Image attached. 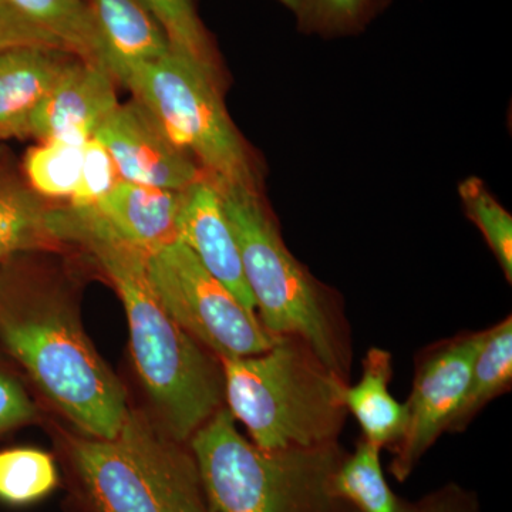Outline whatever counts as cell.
<instances>
[{"label":"cell","mask_w":512,"mask_h":512,"mask_svg":"<svg viewBox=\"0 0 512 512\" xmlns=\"http://www.w3.org/2000/svg\"><path fill=\"white\" fill-rule=\"evenodd\" d=\"M235 421L222 406L190 439L211 511L357 512L330 488L346 456L339 443L264 451Z\"/></svg>","instance_id":"5"},{"label":"cell","mask_w":512,"mask_h":512,"mask_svg":"<svg viewBox=\"0 0 512 512\" xmlns=\"http://www.w3.org/2000/svg\"><path fill=\"white\" fill-rule=\"evenodd\" d=\"M36 414L35 404L16 380L0 373V431L28 423Z\"/></svg>","instance_id":"27"},{"label":"cell","mask_w":512,"mask_h":512,"mask_svg":"<svg viewBox=\"0 0 512 512\" xmlns=\"http://www.w3.org/2000/svg\"><path fill=\"white\" fill-rule=\"evenodd\" d=\"M113 76L208 177L259 191L258 165L228 116L222 87L200 66L173 50L153 62L121 66Z\"/></svg>","instance_id":"7"},{"label":"cell","mask_w":512,"mask_h":512,"mask_svg":"<svg viewBox=\"0 0 512 512\" xmlns=\"http://www.w3.org/2000/svg\"><path fill=\"white\" fill-rule=\"evenodd\" d=\"M120 180L119 171L109 151L96 137H92L84 144L79 183L70 201L76 207H93L103 200Z\"/></svg>","instance_id":"26"},{"label":"cell","mask_w":512,"mask_h":512,"mask_svg":"<svg viewBox=\"0 0 512 512\" xmlns=\"http://www.w3.org/2000/svg\"><path fill=\"white\" fill-rule=\"evenodd\" d=\"M512 383V319L487 329L480 352L471 369L470 382L460 406L448 421L446 433L466 429L488 403L511 389Z\"/></svg>","instance_id":"18"},{"label":"cell","mask_w":512,"mask_h":512,"mask_svg":"<svg viewBox=\"0 0 512 512\" xmlns=\"http://www.w3.org/2000/svg\"><path fill=\"white\" fill-rule=\"evenodd\" d=\"M211 511V510H210ZM211 512H214V511H211Z\"/></svg>","instance_id":"29"},{"label":"cell","mask_w":512,"mask_h":512,"mask_svg":"<svg viewBox=\"0 0 512 512\" xmlns=\"http://www.w3.org/2000/svg\"><path fill=\"white\" fill-rule=\"evenodd\" d=\"M178 241L190 249L201 265L249 312L256 313L254 298L245 281L237 239L225 214L220 192L210 177L184 191L178 217Z\"/></svg>","instance_id":"13"},{"label":"cell","mask_w":512,"mask_h":512,"mask_svg":"<svg viewBox=\"0 0 512 512\" xmlns=\"http://www.w3.org/2000/svg\"><path fill=\"white\" fill-rule=\"evenodd\" d=\"M55 458L37 448L0 451V501L9 505L39 503L59 487Z\"/></svg>","instance_id":"22"},{"label":"cell","mask_w":512,"mask_h":512,"mask_svg":"<svg viewBox=\"0 0 512 512\" xmlns=\"http://www.w3.org/2000/svg\"><path fill=\"white\" fill-rule=\"evenodd\" d=\"M147 269L167 312L218 359L259 355L278 339L180 241L147 252Z\"/></svg>","instance_id":"8"},{"label":"cell","mask_w":512,"mask_h":512,"mask_svg":"<svg viewBox=\"0 0 512 512\" xmlns=\"http://www.w3.org/2000/svg\"><path fill=\"white\" fill-rule=\"evenodd\" d=\"M49 229L59 244L83 248L120 295L138 377L161 427L190 441L224 403L221 360L167 312L150 282L147 252L120 235L94 207H50Z\"/></svg>","instance_id":"1"},{"label":"cell","mask_w":512,"mask_h":512,"mask_svg":"<svg viewBox=\"0 0 512 512\" xmlns=\"http://www.w3.org/2000/svg\"><path fill=\"white\" fill-rule=\"evenodd\" d=\"M67 458L89 512H211L190 446L143 412L128 410L113 439L70 440Z\"/></svg>","instance_id":"6"},{"label":"cell","mask_w":512,"mask_h":512,"mask_svg":"<svg viewBox=\"0 0 512 512\" xmlns=\"http://www.w3.org/2000/svg\"><path fill=\"white\" fill-rule=\"evenodd\" d=\"M184 191L120 180L93 207L131 244L151 252L178 241V217Z\"/></svg>","instance_id":"15"},{"label":"cell","mask_w":512,"mask_h":512,"mask_svg":"<svg viewBox=\"0 0 512 512\" xmlns=\"http://www.w3.org/2000/svg\"><path fill=\"white\" fill-rule=\"evenodd\" d=\"M286 6L303 32L346 35L369 18L373 0H279Z\"/></svg>","instance_id":"25"},{"label":"cell","mask_w":512,"mask_h":512,"mask_svg":"<svg viewBox=\"0 0 512 512\" xmlns=\"http://www.w3.org/2000/svg\"><path fill=\"white\" fill-rule=\"evenodd\" d=\"M467 217L476 224L488 247L503 269L507 281L512 282V217L483 181L467 178L458 188Z\"/></svg>","instance_id":"24"},{"label":"cell","mask_w":512,"mask_h":512,"mask_svg":"<svg viewBox=\"0 0 512 512\" xmlns=\"http://www.w3.org/2000/svg\"><path fill=\"white\" fill-rule=\"evenodd\" d=\"M414 512H483L476 494L457 484H447L414 504Z\"/></svg>","instance_id":"28"},{"label":"cell","mask_w":512,"mask_h":512,"mask_svg":"<svg viewBox=\"0 0 512 512\" xmlns=\"http://www.w3.org/2000/svg\"><path fill=\"white\" fill-rule=\"evenodd\" d=\"M94 137L107 148L121 180L128 183L183 191L208 177L136 99L119 104Z\"/></svg>","instance_id":"10"},{"label":"cell","mask_w":512,"mask_h":512,"mask_svg":"<svg viewBox=\"0 0 512 512\" xmlns=\"http://www.w3.org/2000/svg\"><path fill=\"white\" fill-rule=\"evenodd\" d=\"M485 332L463 333L443 340L419 355L412 394L406 402L407 423L402 439L392 448L390 473L400 483L413 473L460 406Z\"/></svg>","instance_id":"9"},{"label":"cell","mask_w":512,"mask_h":512,"mask_svg":"<svg viewBox=\"0 0 512 512\" xmlns=\"http://www.w3.org/2000/svg\"><path fill=\"white\" fill-rule=\"evenodd\" d=\"M111 74L126 64L153 62L173 52L164 30L140 0H86Z\"/></svg>","instance_id":"17"},{"label":"cell","mask_w":512,"mask_h":512,"mask_svg":"<svg viewBox=\"0 0 512 512\" xmlns=\"http://www.w3.org/2000/svg\"><path fill=\"white\" fill-rule=\"evenodd\" d=\"M382 448L360 439L355 453L346 454L333 473L330 488L357 512H414V504L390 490L380 463Z\"/></svg>","instance_id":"20"},{"label":"cell","mask_w":512,"mask_h":512,"mask_svg":"<svg viewBox=\"0 0 512 512\" xmlns=\"http://www.w3.org/2000/svg\"><path fill=\"white\" fill-rule=\"evenodd\" d=\"M84 144L77 141H45L25 157L29 187L42 198H72L82 170Z\"/></svg>","instance_id":"23"},{"label":"cell","mask_w":512,"mask_h":512,"mask_svg":"<svg viewBox=\"0 0 512 512\" xmlns=\"http://www.w3.org/2000/svg\"><path fill=\"white\" fill-rule=\"evenodd\" d=\"M119 104L113 74L100 64L74 59L33 111L25 137L86 143Z\"/></svg>","instance_id":"11"},{"label":"cell","mask_w":512,"mask_h":512,"mask_svg":"<svg viewBox=\"0 0 512 512\" xmlns=\"http://www.w3.org/2000/svg\"><path fill=\"white\" fill-rule=\"evenodd\" d=\"M164 30L168 42L178 55L200 66L218 86L222 73L217 53L192 0H140Z\"/></svg>","instance_id":"21"},{"label":"cell","mask_w":512,"mask_h":512,"mask_svg":"<svg viewBox=\"0 0 512 512\" xmlns=\"http://www.w3.org/2000/svg\"><path fill=\"white\" fill-rule=\"evenodd\" d=\"M12 47L62 50L106 67L86 0H0V50Z\"/></svg>","instance_id":"12"},{"label":"cell","mask_w":512,"mask_h":512,"mask_svg":"<svg viewBox=\"0 0 512 512\" xmlns=\"http://www.w3.org/2000/svg\"><path fill=\"white\" fill-rule=\"evenodd\" d=\"M224 397L235 420L264 451L338 443L348 410L345 380L296 336H279L255 356L221 359Z\"/></svg>","instance_id":"4"},{"label":"cell","mask_w":512,"mask_h":512,"mask_svg":"<svg viewBox=\"0 0 512 512\" xmlns=\"http://www.w3.org/2000/svg\"><path fill=\"white\" fill-rule=\"evenodd\" d=\"M237 239L245 281L259 320L271 335L296 336L348 382L352 349L335 296L286 248L261 192L212 180Z\"/></svg>","instance_id":"3"},{"label":"cell","mask_w":512,"mask_h":512,"mask_svg":"<svg viewBox=\"0 0 512 512\" xmlns=\"http://www.w3.org/2000/svg\"><path fill=\"white\" fill-rule=\"evenodd\" d=\"M393 356L389 350L372 348L363 359L362 379L342 392V402L362 429L363 439L380 448H392L402 439L407 423L406 403L390 393Z\"/></svg>","instance_id":"16"},{"label":"cell","mask_w":512,"mask_h":512,"mask_svg":"<svg viewBox=\"0 0 512 512\" xmlns=\"http://www.w3.org/2000/svg\"><path fill=\"white\" fill-rule=\"evenodd\" d=\"M0 340L84 436L116 437L130 410L126 390L57 286L0 276Z\"/></svg>","instance_id":"2"},{"label":"cell","mask_w":512,"mask_h":512,"mask_svg":"<svg viewBox=\"0 0 512 512\" xmlns=\"http://www.w3.org/2000/svg\"><path fill=\"white\" fill-rule=\"evenodd\" d=\"M49 211L29 185L0 175V261L59 244L49 229Z\"/></svg>","instance_id":"19"},{"label":"cell","mask_w":512,"mask_h":512,"mask_svg":"<svg viewBox=\"0 0 512 512\" xmlns=\"http://www.w3.org/2000/svg\"><path fill=\"white\" fill-rule=\"evenodd\" d=\"M74 59L46 47L0 50V140L25 137L33 111Z\"/></svg>","instance_id":"14"}]
</instances>
